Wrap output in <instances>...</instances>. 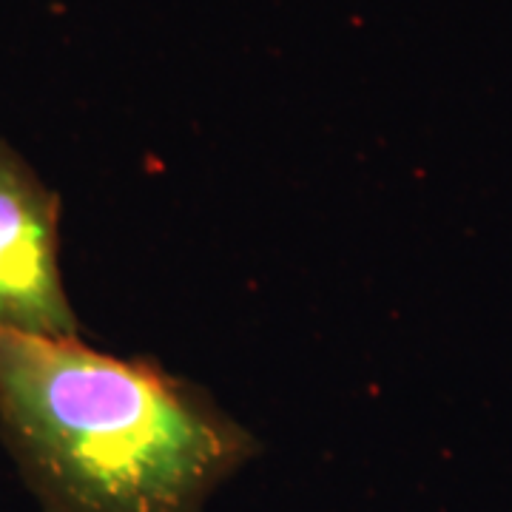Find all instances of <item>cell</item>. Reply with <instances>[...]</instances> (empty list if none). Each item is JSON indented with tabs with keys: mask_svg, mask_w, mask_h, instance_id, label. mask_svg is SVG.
<instances>
[{
	"mask_svg": "<svg viewBox=\"0 0 512 512\" xmlns=\"http://www.w3.org/2000/svg\"><path fill=\"white\" fill-rule=\"evenodd\" d=\"M0 436L43 512H202L256 453L200 387L0 328Z\"/></svg>",
	"mask_w": 512,
	"mask_h": 512,
	"instance_id": "cell-1",
	"label": "cell"
},
{
	"mask_svg": "<svg viewBox=\"0 0 512 512\" xmlns=\"http://www.w3.org/2000/svg\"><path fill=\"white\" fill-rule=\"evenodd\" d=\"M0 328L77 339L60 271V197L0 140Z\"/></svg>",
	"mask_w": 512,
	"mask_h": 512,
	"instance_id": "cell-2",
	"label": "cell"
}]
</instances>
